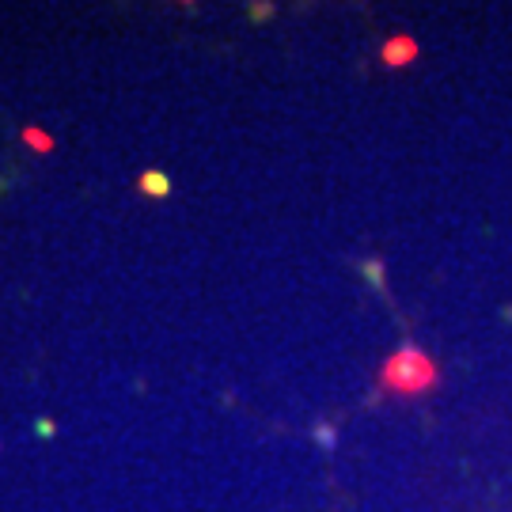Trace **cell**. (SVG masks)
<instances>
[{"instance_id": "obj_2", "label": "cell", "mask_w": 512, "mask_h": 512, "mask_svg": "<svg viewBox=\"0 0 512 512\" xmlns=\"http://www.w3.org/2000/svg\"><path fill=\"white\" fill-rule=\"evenodd\" d=\"M137 186L145 190L148 198H167V194H171V179H167L164 171H145Z\"/></svg>"}, {"instance_id": "obj_3", "label": "cell", "mask_w": 512, "mask_h": 512, "mask_svg": "<svg viewBox=\"0 0 512 512\" xmlns=\"http://www.w3.org/2000/svg\"><path fill=\"white\" fill-rule=\"evenodd\" d=\"M27 141H31V145H38V148H50V141H46L38 129H27Z\"/></svg>"}, {"instance_id": "obj_1", "label": "cell", "mask_w": 512, "mask_h": 512, "mask_svg": "<svg viewBox=\"0 0 512 512\" xmlns=\"http://www.w3.org/2000/svg\"><path fill=\"white\" fill-rule=\"evenodd\" d=\"M387 384H399V387L429 384V365L418 361V353H403L395 365H387Z\"/></svg>"}]
</instances>
